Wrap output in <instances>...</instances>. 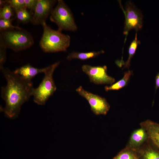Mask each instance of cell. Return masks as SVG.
<instances>
[{"label": "cell", "mask_w": 159, "mask_h": 159, "mask_svg": "<svg viewBox=\"0 0 159 159\" xmlns=\"http://www.w3.org/2000/svg\"><path fill=\"white\" fill-rule=\"evenodd\" d=\"M58 61L47 67L44 76L39 86L34 88L32 96L35 103L39 105H44L49 99L57 90V87L53 78L54 72L59 65Z\"/></svg>", "instance_id": "obj_3"}, {"label": "cell", "mask_w": 159, "mask_h": 159, "mask_svg": "<svg viewBox=\"0 0 159 159\" xmlns=\"http://www.w3.org/2000/svg\"><path fill=\"white\" fill-rule=\"evenodd\" d=\"M42 25L43 32L39 45L43 51L47 53L67 51L70 45V37L58 29H51L46 22Z\"/></svg>", "instance_id": "obj_2"}, {"label": "cell", "mask_w": 159, "mask_h": 159, "mask_svg": "<svg viewBox=\"0 0 159 159\" xmlns=\"http://www.w3.org/2000/svg\"><path fill=\"white\" fill-rule=\"evenodd\" d=\"M155 93L157 90L159 88V72L156 75L155 77Z\"/></svg>", "instance_id": "obj_24"}, {"label": "cell", "mask_w": 159, "mask_h": 159, "mask_svg": "<svg viewBox=\"0 0 159 159\" xmlns=\"http://www.w3.org/2000/svg\"><path fill=\"white\" fill-rule=\"evenodd\" d=\"M0 70L7 82L6 85L1 87V96L5 105L0 107V111L8 117L14 119L18 117L22 105L32 96L33 83L7 68Z\"/></svg>", "instance_id": "obj_1"}, {"label": "cell", "mask_w": 159, "mask_h": 159, "mask_svg": "<svg viewBox=\"0 0 159 159\" xmlns=\"http://www.w3.org/2000/svg\"><path fill=\"white\" fill-rule=\"evenodd\" d=\"M0 37L7 48L16 52L30 47L34 43L32 35L23 29L1 32Z\"/></svg>", "instance_id": "obj_4"}, {"label": "cell", "mask_w": 159, "mask_h": 159, "mask_svg": "<svg viewBox=\"0 0 159 159\" xmlns=\"http://www.w3.org/2000/svg\"><path fill=\"white\" fill-rule=\"evenodd\" d=\"M16 17L19 21L24 24L31 22L33 15L25 8L14 11Z\"/></svg>", "instance_id": "obj_17"}, {"label": "cell", "mask_w": 159, "mask_h": 159, "mask_svg": "<svg viewBox=\"0 0 159 159\" xmlns=\"http://www.w3.org/2000/svg\"><path fill=\"white\" fill-rule=\"evenodd\" d=\"M7 0H0V8H1L8 4Z\"/></svg>", "instance_id": "obj_25"}, {"label": "cell", "mask_w": 159, "mask_h": 159, "mask_svg": "<svg viewBox=\"0 0 159 159\" xmlns=\"http://www.w3.org/2000/svg\"><path fill=\"white\" fill-rule=\"evenodd\" d=\"M140 150L142 159H159V149L153 144L148 145L146 148Z\"/></svg>", "instance_id": "obj_15"}, {"label": "cell", "mask_w": 159, "mask_h": 159, "mask_svg": "<svg viewBox=\"0 0 159 159\" xmlns=\"http://www.w3.org/2000/svg\"><path fill=\"white\" fill-rule=\"evenodd\" d=\"M125 16V21L123 34L125 36V43L127 40L128 32L134 29L136 32L141 30L143 27V16L141 10L138 9L131 1H127L125 3V9L119 2Z\"/></svg>", "instance_id": "obj_6"}, {"label": "cell", "mask_w": 159, "mask_h": 159, "mask_svg": "<svg viewBox=\"0 0 159 159\" xmlns=\"http://www.w3.org/2000/svg\"><path fill=\"white\" fill-rule=\"evenodd\" d=\"M8 4L13 9L14 11L26 8L24 0H7Z\"/></svg>", "instance_id": "obj_22"}, {"label": "cell", "mask_w": 159, "mask_h": 159, "mask_svg": "<svg viewBox=\"0 0 159 159\" xmlns=\"http://www.w3.org/2000/svg\"><path fill=\"white\" fill-rule=\"evenodd\" d=\"M132 71L128 70L125 73L123 78L117 82L110 86H106L105 87L106 91L111 90H118L126 86L129 82L131 76L133 74Z\"/></svg>", "instance_id": "obj_14"}, {"label": "cell", "mask_w": 159, "mask_h": 159, "mask_svg": "<svg viewBox=\"0 0 159 159\" xmlns=\"http://www.w3.org/2000/svg\"><path fill=\"white\" fill-rule=\"evenodd\" d=\"M82 71L87 75L91 82L96 85H112L115 79L107 74L106 66H92L84 64L82 67Z\"/></svg>", "instance_id": "obj_8"}, {"label": "cell", "mask_w": 159, "mask_h": 159, "mask_svg": "<svg viewBox=\"0 0 159 159\" xmlns=\"http://www.w3.org/2000/svg\"><path fill=\"white\" fill-rule=\"evenodd\" d=\"M140 42L137 39V33L136 32L135 39L131 43L128 49V57L127 60L124 63L123 69L125 68L129 69L130 65V61L134 55L137 48Z\"/></svg>", "instance_id": "obj_16"}, {"label": "cell", "mask_w": 159, "mask_h": 159, "mask_svg": "<svg viewBox=\"0 0 159 159\" xmlns=\"http://www.w3.org/2000/svg\"><path fill=\"white\" fill-rule=\"evenodd\" d=\"M14 10L8 4L0 8V19H11L14 15Z\"/></svg>", "instance_id": "obj_18"}, {"label": "cell", "mask_w": 159, "mask_h": 159, "mask_svg": "<svg viewBox=\"0 0 159 159\" xmlns=\"http://www.w3.org/2000/svg\"><path fill=\"white\" fill-rule=\"evenodd\" d=\"M147 139H149L147 133L141 127L132 133L129 142V148L133 150L140 146Z\"/></svg>", "instance_id": "obj_12"}, {"label": "cell", "mask_w": 159, "mask_h": 159, "mask_svg": "<svg viewBox=\"0 0 159 159\" xmlns=\"http://www.w3.org/2000/svg\"><path fill=\"white\" fill-rule=\"evenodd\" d=\"M7 49L1 38L0 37V69L4 67V65L6 61Z\"/></svg>", "instance_id": "obj_21"}, {"label": "cell", "mask_w": 159, "mask_h": 159, "mask_svg": "<svg viewBox=\"0 0 159 159\" xmlns=\"http://www.w3.org/2000/svg\"><path fill=\"white\" fill-rule=\"evenodd\" d=\"M47 67L42 68H38L27 64L19 68H17L14 72L23 78L29 80H32L37 74L40 73H44Z\"/></svg>", "instance_id": "obj_11"}, {"label": "cell", "mask_w": 159, "mask_h": 159, "mask_svg": "<svg viewBox=\"0 0 159 159\" xmlns=\"http://www.w3.org/2000/svg\"><path fill=\"white\" fill-rule=\"evenodd\" d=\"M57 2L55 0H37L31 22L34 25L46 22Z\"/></svg>", "instance_id": "obj_9"}, {"label": "cell", "mask_w": 159, "mask_h": 159, "mask_svg": "<svg viewBox=\"0 0 159 159\" xmlns=\"http://www.w3.org/2000/svg\"><path fill=\"white\" fill-rule=\"evenodd\" d=\"M133 150L129 148H126L120 152L113 159H138Z\"/></svg>", "instance_id": "obj_19"}, {"label": "cell", "mask_w": 159, "mask_h": 159, "mask_svg": "<svg viewBox=\"0 0 159 159\" xmlns=\"http://www.w3.org/2000/svg\"><path fill=\"white\" fill-rule=\"evenodd\" d=\"M37 0H24L25 7L30 10L32 14H34Z\"/></svg>", "instance_id": "obj_23"}, {"label": "cell", "mask_w": 159, "mask_h": 159, "mask_svg": "<svg viewBox=\"0 0 159 159\" xmlns=\"http://www.w3.org/2000/svg\"><path fill=\"white\" fill-rule=\"evenodd\" d=\"M140 125L146 131L152 144L159 149V123L147 120L141 122Z\"/></svg>", "instance_id": "obj_10"}, {"label": "cell", "mask_w": 159, "mask_h": 159, "mask_svg": "<svg viewBox=\"0 0 159 159\" xmlns=\"http://www.w3.org/2000/svg\"><path fill=\"white\" fill-rule=\"evenodd\" d=\"M13 20V19H0V32L14 29H22L18 26L13 25L12 24Z\"/></svg>", "instance_id": "obj_20"}, {"label": "cell", "mask_w": 159, "mask_h": 159, "mask_svg": "<svg viewBox=\"0 0 159 159\" xmlns=\"http://www.w3.org/2000/svg\"><path fill=\"white\" fill-rule=\"evenodd\" d=\"M50 16V21L55 23L58 30L62 32L66 30L75 31L77 26L72 13L69 8L62 0H58Z\"/></svg>", "instance_id": "obj_5"}, {"label": "cell", "mask_w": 159, "mask_h": 159, "mask_svg": "<svg viewBox=\"0 0 159 159\" xmlns=\"http://www.w3.org/2000/svg\"><path fill=\"white\" fill-rule=\"evenodd\" d=\"M103 50L98 51H92L86 52H80L73 51L70 53L66 58L68 60L73 59H78L82 60H85L90 58H95L101 54L104 53Z\"/></svg>", "instance_id": "obj_13"}, {"label": "cell", "mask_w": 159, "mask_h": 159, "mask_svg": "<svg viewBox=\"0 0 159 159\" xmlns=\"http://www.w3.org/2000/svg\"><path fill=\"white\" fill-rule=\"evenodd\" d=\"M76 91L87 101L91 111L95 115L107 114L110 106L105 98L85 90L82 86L77 88Z\"/></svg>", "instance_id": "obj_7"}]
</instances>
